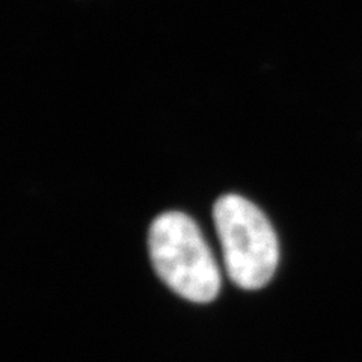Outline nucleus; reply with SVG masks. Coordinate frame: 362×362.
Returning <instances> with one entry per match:
<instances>
[{
	"mask_svg": "<svg viewBox=\"0 0 362 362\" xmlns=\"http://www.w3.org/2000/svg\"><path fill=\"white\" fill-rule=\"evenodd\" d=\"M148 249L157 275L181 298L207 303L219 294L218 263L187 214L168 211L157 216L150 226Z\"/></svg>",
	"mask_w": 362,
	"mask_h": 362,
	"instance_id": "obj_1",
	"label": "nucleus"
},
{
	"mask_svg": "<svg viewBox=\"0 0 362 362\" xmlns=\"http://www.w3.org/2000/svg\"><path fill=\"white\" fill-rule=\"evenodd\" d=\"M226 274L237 287L258 290L274 278L279 246L274 226L255 204L228 194L213 209Z\"/></svg>",
	"mask_w": 362,
	"mask_h": 362,
	"instance_id": "obj_2",
	"label": "nucleus"
}]
</instances>
